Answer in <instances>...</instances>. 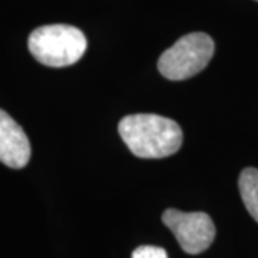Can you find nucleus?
Returning a JSON list of instances; mask_svg holds the SVG:
<instances>
[{"instance_id": "1", "label": "nucleus", "mask_w": 258, "mask_h": 258, "mask_svg": "<svg viewBox=\"0 0 258 258\" xmlns=\"http://www.w3.org/2000/svg\"><path fill=\"white\" fill-rule=\"evenodd\" d=\"M119 135L134 155L165 158L182 145L184 134L175 120L155 113L128 115L119 122Z\"/></svg>"}, {"instance_id": "2", "label": "nucleus", "mask_w": 258, "mask_h": 258, "mask_svg": "<svg viewBox=\"0 0 258 258\" xmlns=\"http://www.w3.org/2000/svg\"><path fill=\"white\" fill-rule=\"evenodd\" d=\"M28 46L37 62L49 68H64L82 57L88 42L75 26L46 25L30 33Z\"/></svg>"}, {"instance_id": "3", "label": "nucleus", "mask_w": 258, "mask_h": 258, "mask_svg": "<svg viewBox=\"0 0 258 258\" xmlns=\"http://www.w3.org/2000/svg\"><path fill=\"white\" fill-rule=\"evenodd\" d=\"M214 40L203 32H195L178 39L161 55L158 69L169 81H184L200 74L214 55Z\"/></svg>"}, {"instance_id": "4", "label": "nucleus", "mask_w": 258, "mask_h": 258, "mask_svg": "<svg viewBox=\"0 0 258 258\" xmlns=\"http://www.w3.org/2000/svg\"><path fill=\"white\" fill-rule=\"evenodd\" d=\"M162 222L188 254H201L210 248L215 238V225L205 212H182L169 208L162 214Z\"/></svg>"}, {"instance_id": "5", "label": "nucleus", "mask_w": 258, "mask_h": 258, "mask_svg": "<svg viewBox=\"0 0 258 258\" xmlns=\"http://www.w3.org/2000/svg\"><path fill=\"white\" fill-rule=\"evenodd\" d=\"M30 142L25 131L9 113L0 109V162L19 169L28 165Z\"/></svg>"}, {"instance_id": "6", "label": "nucleus", "mask_w": 258, "mask_h": 258, "mask_svg": "<svg viewBox=\"0 0 258 258\" xmlns=\"http://www.w3.org/2000/svg\"><path fill=\"white\" fill-rule=\"evenodd\" d=\"M242 203L248 210L251 217L258 222V169L245 168L238 179Z\"/></svg>"}, {"instance_id": "7", "label": "nucleus", "mask_w": 258, "mask_h": 258, "mask_svg": "<svg viewBox=\"0 0 258 258\" xmlns=\"http://www.w3.org/2000/svg\"><path fill=\"white\" fill-rule=\"evenodd\" d=\"M132 258H168L166 251L154 245H142L132 252Z\"/></svg>"}]
</instances>
